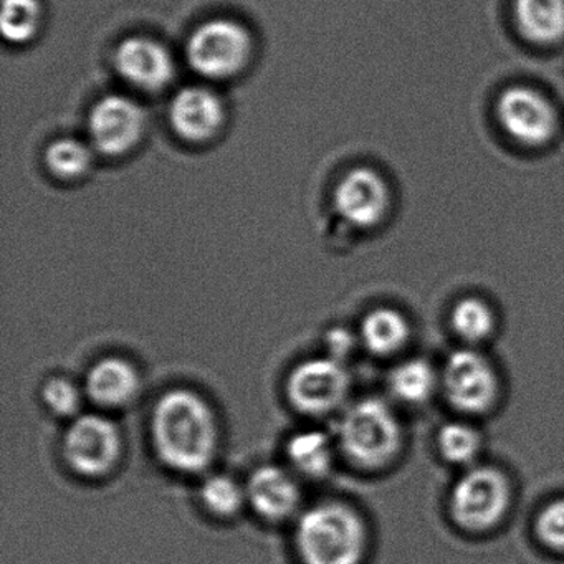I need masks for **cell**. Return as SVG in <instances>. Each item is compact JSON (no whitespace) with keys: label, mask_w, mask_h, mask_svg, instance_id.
Wrapping results in <instances>:
<instances>
[{"label":"cell","mask_w":564,"mask_h":564,"mask_svg":"<svg viewBox=\"0 0 564 564\" xmlns=\"http://www.w3.org/2000/svg\"><path fill=\"white\" fill-rule=\"evenodd\" d=\"M150 429L158 458L177 474H203L216 458V414L209 402L191 389L164 392L151 412Z\"/></svg>","instance_id":"cell-1"},{"label":"cell","mask_w":564,"mask_h":564,"mask_svg":"<svg viewBox=\"0 0 564 564\" xmlns=\"http://www.w3.org/2000/svg\"><path fill=\"white\" fill-rule=\"evenodd\" d=\"M295 544L303 564H359L366 527L348 505L325 501L300 514Z\"/></svg>","instance_id":"cell-2"},{"label":"cell","mask_w":564,"mask_h":564,"mask_svg":"<svg viewBox=\"0 0 564 564\" xmlns=\"http://www.w3.org/2000/svg\"><path fill=\"white\" fill-rule=\"evenodd\" d=\"M336 444L356 467L381 468L401 447V425L388 402L366 398L346 408L336 429Z\"/></svg>","instance_id":"cell-3"},{"label":"cell","mask_w":564,"mask_h":564,"mask_svg":"<svg viewBox=\"0 0 564 564\" xmlns=\"http://www.w3.org/2000/svg\"><path fill=\"white\" fill-rule=\"evenodd\" d=\"M186 54L191 67L200 77L229 80L249 64L252 37L239 22L214 19L191 34Z\"/></svg>","instance_id":"cell-4"},{"label":"cell","mask_w":564,"mask_h":564,"mask_svg":"<svg viewBox=\"0 0 564 564\" xmlns=\"http://www.w3.org/2000/svg\"><path fill=\"white\" fill-rule=\"evenodd\" d=\"M123 438L107 415L82 414L65 431L62 454L68 467L85 478H101L117 467Z\"/></svg>","instance_id":"cell-5"},{"label":"cell","mask_w":564,"mask_h":564,"mask_svg":"<svg viewBox=\"0 0 564 564\" xmlns=\"http://www.w3.org/2000/svg\"><path fill=\"white\" fill-rule=\"evenodd\" d=\"M351 379L343 362L322 356L293 368L286 379V398L300 414L323 417L345 404Z\"/></svg>","instance_id":"cell-6"},{"label":"cell","mask_w":564,"mask_h":564,"mask_svg":"<svg viewBox=\"0 0 564 564\" xmlns=\"http://www.w3.org/2000/svg\"><path fill=\"white\" fill-rule=\"evenodd\" d=\"M510 505L507 478L495 468H471L451 495V513L458 527L487 531L500 523Z\"/></svg>","instance_id":"cell-7"},{"label":"cell","mask_w":564,"mask_h":564,"mask_svg":"<svg viewBox=\"0 0 564 564\" xmlns=\"http://www.w3.org/2000/svg\"><path fill=\"white\" fill-rule=\"evenodd\" d=\"M442 386L448 404L464 414H484L498 395L494 366L481 352L465 348L452 352L442 372Z\"/></svg>","instance_id":"cell-8"},{"label":"cell","mask_w":564,"mask_h":564,"mask_svg":"<svg viewBox=\"0 0 564 564\" xmlns=\"http://www.w3.org/2000/svg\"><path fill=\"white\" fill-rule=\"evenodd\" d=\"M497 117L505 133L523 147H544L560 124L553 104L528 87L507 88L498 98Z\"/></svg>","instance_id":"cell-9"},{"label":"cell","mask_w":564,"mask_h":564,"mask_svg":"<svg viewBox=\"0 0 564 564\" xmlns=\"http://www.w3.org/2000/svg\"><path fill=\"white\" fill-rule=\"evenodd\" d=\"M147 127L143 108L123 95L101 98L90 113L91 143L107 156H121L137 147Z\"/></svg>","instance_id":"cell-10"},{"label":"cell","mask_w":564,"mask_h":564,"mask_svg":"<svg viewBox=\"0 0 564 564\" xmlns=\"http://www.w3.org/2000/svg\"><path fill=\"white\" fill-rule=\"evenodd\" d=\"M333 200L346 224L371 229L388 214L391 193L381 174L369 167H358L339 181Z\"/></svg>","instance_id":"cell-11"},{"label":"cell","mask_w":564,"mask_h":564,"mask_svg":"<svg viewBox=\"0 0 564 564\" xmlns=\"http://www.w3.org/2000/svg\"><path fill=\"white\" fill-rule=\"evenodd\" d=\"M115 67L127 84L148 94L164 90L176 75L170 51L148 37H130L121 42L115 52Z\"/></svg>","instance_id":"cell-12"},{"label":"cell","mask_w":564,"mask_h":564,"mask_svg":"<svg viewBox=\"0 0 564 564\" xmlns=\"http://www.w3.org/2000/svg\"><path fill=\"white\" fill-rule=\"evenodd\" d=\"M250 507L269 521H285L299 511L302 490L295 475L279 465H262L246 484Z\"/></svg>","instance_id":"cell-13"},{"label":"cell","mask_w":564,"mask_h":564,"mask_svg":"<svg viewBox=\"0 0 564 564\" xmlns=\"http://www.w3.org/2000/svg\"><path fill=\"white\" fill-rule=\"evenodd\" d=\"M171 124L183 140L204 143L216 137L226 120L223 100L206 87L183 88L170 108Z\"/></svg>","instance_id":"cell-14"},{"label":"cell","mask_w":564,"mask_h":564,"mask_svg":"<svg viewBox=\"0 0 564 564\" xmlns=\"http://www.w3.org/2000/svg\"><path fill=\"white\" fill-rule=\"evenodd\" d=\"M84 391L98 408H127L140 394L141 376L128 359L108 356L88 369Z\"/></svg>","instance_id":"cell-15"},{"label":"cell","mask_w":564,"mask_h":564,"mask_svg":"<svg viewBox=\"0 0 564 564\" xmlns=\"http://www.w3.org/2000/svg\"><path fill=\"white\" fill-rule=\"evenodd\" d=\"M514 21L527 41L557 44L564 39V0H514Z\"/></svg>","instance_id":"cell-16"},{"label":"cell","mask_w":564,"mask_h":564,"mask_svg":"<svg viewBox=\"0 0 564 564\" xmlns=\"http://www.w3.org/2000/svg\"><path fill=\"white\" fill-rule=\"evenodd\" d=\"M285 455L290 467L303 477L322 478L332 470L335 444L326 432L306 429L289 438Z\"/></svg>","instance_id":"cell-17"},{"label":"cell","mask_w":564,"mask_h":564,"mask_svg":"<svg viewBox=\"0 0 564 564\" xmlns=\"http://www.w3.org/2000/svg\"><path fill=\"white\" fill-rule=\"evenodd\" d=\"M359 339L376 356H391L401 351L411 336L408 319L392 308H376L361 322Z\"/></svg>","instance_id":"cell-18"},{"label":"cell","mask_w":564,"mask_h":564,"mask_svg":"<svg viewBox=\"0 0 564 564\" xmlns=\"http://www.w3.org/2000/svg\"><path fill=\"white\" fill-rule=\"evenodd\" d=\"M437 375L424 359H409L392 369L389 389L392 395L405 404H422L434 394Z\"/></svg>","instance_id":"cell-19"},{"label":"cell","mask_w":564,"mask_h":564,"mask_svg":"<svg viewBox=\"0 0 564 564\" xmlns=\"http://www.w3.org/2000/svg\"><path fill=\"white\" fill-rule=\"evenodd\" d=\"M199 497L207 511L219 518L234 517L247 501L246 487L226 474L207 475L200 485Z\"/></svg>","instance_id":"cell-20"},{"label":"cell","mask_w":564,"mask_h":564,"mask_svg":"<svg viewBox=\"0 0 564 564\" xmlns=\"http://www.w3.org/2000/svg\"><path fill=\"white\" fill-rule=\"evenodd\" d=\"M451 326L458 338L470 345H477L494 333L495 316L487 303L468 296L452 308Z\"/></svg>","instance_id":"cell-21"},{"label":"cell","mask_w":564,"mask_h":564,"mask_svg":"<svg viewBox=\"0 0 564 564\" xmlns=\"http://www.w3.org/2000/svg\"><path fill=\"white\" fill-rule=\"evenodd\" d=\"M45 163L55 176L77 180L90 170L94 163L91 148L75 138H61L47 148Z\"/></svg>","instance_id":"cell-22"},{"label":"cell","mask_w":564,"mask_h":564,"mask_svg":"<svg viewBox=\"0 0 564 564\" xmlns=\"http://www.w3.org/2000/svg\"><path fill=\"white\" fill-rule=\"evenodd\" d=\"M42 24L41 0H4L2 34L11 44H25L37 34Z\"/></svg>","instance_id":"cell-23"},{"label":"cell","mask_w":564,"mask_h":564,"mask_svg":"<svg viewBox=\"0 0 564 564\" xmlns=\"http://www.w3.org/2000/svg\"><path fill=\"white\" fill-rule=\"evenodd\" d=\"M437 444L452 464H470L480 452V434L464 422H451L438 432Z\"/></svg>","instance_id":"cell-24"},{"label":"cell","mask_w":564,"mask_h":564,"mask_svg":"<svg viewBox=\"0 0 564 564\" xmlns=\"http://www.w3.org/2000/svg\"><path fill=\"white\" fill-rule=\"evenodd\" d=\"M42 401L45 408L62 419L78 417L82 408V391L72 379L55 376L48 379L42 388Z\"/></svg>","instance_id":"cell-25"},{"label":"cell","mask_w":564,"mask_h":564,"mask_svg":"<svg viewBox=\"0 0 564 564\" xmlns=\"http://www.w3.org/2000/svg\"><path fill=\"white\" fill-rule=\"evenodd\" d=\"M536 533L546 546L564 551V498L541 510L536 520Z\"/></svg>","instance_id":"cell-26"},{"label":"cell","mask_w":564,"mask_h":564,"mask_svg":"<svg viewBox=\"0 0 564 564\" xmlns=\"http://www.w3.org/2000/svg\"><path fill=\"white\" fill-rule=\"evenodd\" d=\"M359 336L352 335L348 328H333L326 333L325 346L326 356L336 359V361L345 362L355 351L358 345Z\"/></svg>","instance_id":"cell-27"}]
</instances>
